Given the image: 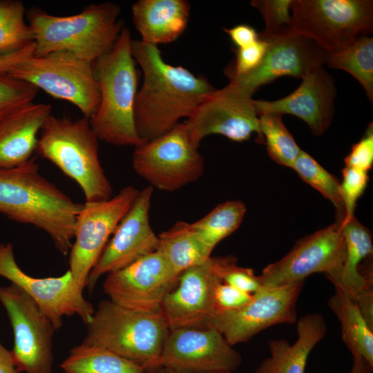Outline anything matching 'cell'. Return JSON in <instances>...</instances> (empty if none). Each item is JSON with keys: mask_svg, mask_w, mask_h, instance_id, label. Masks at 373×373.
I'll list each match as a JSON object with an SVG mask.
<instances>
[{"mask_svg": "<svg viewBox=\"0 0 373 373\" xmlns=\"http://www.w3.org/2000/svg\"><path fill=\"white\" fill-rule=\"evenodd\" d=\"M131 51L143 73L137 92L134 119L140 140L157 138L189 118L216 89L202 76L166 63L157 46L132 40Z\"/></svg>", "mask_w": 373, "mask_h": 373, "instance_id": "cell-1", "label": "cell"}, {"mask_svg": "<svg viewBox=\"0 0 373 373\" xmlns=\"http://www.w3.org/2000/svg\"><path fill=\"white\" fill-rule=\"evenodd\" d=\"M82 205L46 179L35 157L0 169V213L44 231L64 256L72 247Z\"/></svg>", "mask_w": 373, "mask_h": 373, "instance_id": "cell-2", "label": "cell"}, {"mask_svg": "<svg viewBox=\"0 0 373 373\" xmlns=\"http://www.w3.org/2000/svg\"><path fill=\"white\" fill-rule=\"evenodd\" d=\"M132 40L130 31L124 26L111 50L93 61L100 101L89 122L98 140L135 147L142 142L134 119L138 79Z\"/></svg>", "mask_w": 373, "mask_h": 373, "instance_id": "cell-3", "label": "cell"}, {"mask_svg": "<svg viewBox=\"0 0 373 373\" xmlns=\"http://www.w3.org/2000/svg\"><path fill=\"white\" fill-rule=\"evenodd\" d=\"M120 8L113 3L90 4L79 13L55 16L38 8L26 12L35 56L66 51L93 62L113 48L123 28Z\"/></svg>", "mask_w": 373, "mask_h": 373, "instance_id": "cell-4", "label": "cell"}, {"mask_svg": "<svg viewBox=\"0 0 373 373\" xmlns=\"http://www.w3.org/2000/svg\"><path fill=\"white\" fill-rule=\"evenodd\" d=\"M86 325L82 344L102 347L131 361L146 372L158 367L169 333L161 311L142 312L103 300Z\"/></svg>", "mask_w": 373, "mask_h": 373, "instance_id": "cell-5", "label": "cell"}, {"mask_svg": "<svg viewBox=\"0 0 373 373\" xmlns=\"http://www.w3.org/2000/svg\"><path fill=\"white\" fill-rule=\"evenodd\" d=\"M98 138L89 119L51 115L44 123L35 152L81 187L86 202L112 197V187L99 157Z\"/></svg>", "mask_w": 373, "mask_h": 373, "instance_id": "cell-6", "label": "cell"}, {"mask_svg": "<svg viewBox=\"0 0 373 373\" xmlns=\"http://www.w3.org/2000/svg\"><path fill=\"white\" fill-rule=\"evenodd\" d=\"M373 28L370 0H293L285 35H300L327 52L341 50Z\"/></svg>", "mask_w": 373, "mask_h": 373, "instance_id": "cell-7", "label": "cell"}, {"mask_svg": "<svg viewBox=\"0 0 373 373\" xmlns=\"http://www.w3.org/2000/svg\"><path fill=\"white\" fill-rule=\"evenodd\" d=\"M93 63L66 51L32 56L9 74L41 89L52 97L75 105L90 119L96 112L100 93Z\"/></svg>", "mask_w": 373, "mask_h": 373, "instance_id": "cell-8", "label": "cell"}, {"mask_svg": "<svg viewBox=\"0 0 373 373\" xmlns=\"http://www.w3.org/2000/svg\"><path fill=\"white\" fill-rule=\"evenodd\" d=\"M132 166L149 186L169 192L198 180L204 171V159L191 142L184 122L168 133L135 146Z\"/></svg>", "mask_w": 373, "mask_h": 373, "instance_id": "cell-9", "label": "cell"}, {"mask_svg": "<svg viewBox=\"0 0 373 373\" xmlns=\"http://www.w3.org/2000/svg\"><path fill=\"white\" fill-rule=\"evenodd\" d=\"M0 303L12 328L11 353L17 370L20 373H52V339L56 330L50 319L15 284L0 286Z\"/></svg>", "mask_w": 373, "mask_h": 373, "instance_id": "cell-10", "label": "cell"}, {"mask_svg": "<svg viewBox=\"0 0 373 373\" xmlns=\"http://www.w3.org/2000/svg\"><path fill=\"white\" fill-rule=\"evenodd\" d=\"M139 192L133 186H127L109 199L83 204L68 254V269L82 289L87 287L91 269Z\"/></svg>", "mask_w": 373, "mask_h": 373, "instance_id": "cell-11", "label": "cell"}, {"mask_svg": "<svg viewBox=\"0 0 373 373\" xmlns=\"http://www.w3.org/2000/svg\"><path fill=\"white\" fill-rule=\"evenodd\" d=\"M0 276L19 287L50 319L55 330L64 316H78L87 325L95 309L83 295V289L68 269L56 277L36 278L24 272L16 262L10 243L0 244Z\"/></svg>", "mask_w": 373, "mask_h": 373, "instance_id": "cell-12", "label": "cell"}, {"mask_svg": "<svg viewBox=\"0 0 373 373\" xmlns=\"http://www.w3.org/2000/svg\"><path fill=\"white\" fill-rule=\"evenodd\" d=\"M345 258L341 221L298 240L279 260L269 264L258 276L260 289L304 281L314 273L327 278L337 274Z\"/></svg>", "mask_w": 373, "mask_h": 373, "instance_id": "cell-13", "label": "cell"}, {"mask_svg": "<svg viewBox=\"0 0 373 373\" xmlns=\"http://www.w3.org/2000/svg\"><path fill=\"white\" fill-rule=\"evenodd\" d=\"M184 122L197 147L203 138L211 134L243 142L256 133L257 142L264 143L254 99L230 82L209 94Z\"/></svg>", "mask_w": 373, "mask_h": 373, "instance_id": "cell-14", "label": "cell"}, {"mask_svg": "<svg viewBox=\"0 0 373 373\" xmlns=\"http://www.w3.org/2000/svg\"><path fill=\"white\" fill-rule=\"evenodd\" d=\"M304 281L260 289L243 307L216 313L209 327L218 330L231 345L247 342L262 330L297 321L296 305Z\"/></svg>", "mask_w": 373, "mask_h": 373, "instance_id": "cell-15", "label": "cell"}, {"mask_svg": "<svg viewBox=\"0 0 373 373\" xmlns=\"http://www.w3.org/2000/svg\"><path fill=\"white\" fill-rule=\"evenodd\" d=\"M177 277L155 251L106 275L103 291L112 302L131 309L153 312L174 286Z\"/></svg>", "mask_w": 373, "mask_h": 373, "instance_id": "cell-16", "label": "cell"}, {"mask_svg": "<svg viewBox=\"0 0 373 373\" xmlns=\"http://www.w3.org/2000/svg\"><path fill=\"white\" fill-rule=\"evenodd\" d=\"M153 193L151 186L140 191L118 224L90 272L87 285L90 291L101 276L124 268L157 250L158 236L153 231L149 218Z\"/></svg>", "mask_w": 373, "mask_h": 373, "instance_id": "cell-17", "label": "cell"}, {"mask_svg": "<svg viewBox=\"0 0 373 373\" xmlns=\"http://www.w3.org/2000/svg\"><path fill=\"white\" fill-rule=\"evenodd\" d=\"M232 347L221 333L212 327L171 330L158 367L181 371L236 372L242 358Z\"/></svg>", "mask_w": 373, "mask_h": 373, "instance_id": "cell-18", "label": "cell"}, {"mask_svg": "<svg viewBox=\"0 0 373 373\" xmlns=\"http://www.w3.org/2000/svg\"><path fill=\"white\" fill-rule=\"evenodd\" d=\"M265 39L269 46L259 66L246 74L229 78L230 83L251 96L276 78H302L307 72L326 64L328 52L308 38L284 35Z\"/></svg>", "mask_w": 373, "mask_h": 373, "instance_id": "cell-19", "label": "cell"}, {"mask_svg": "<svg viewBox=\"0 0 373 373\" xmlns=\"http://www.w3.org/2000/svg\"><path fill=\"white\" fill-rule=\"evenodd\" d=\"M209 258L180 274L176 287L165 295L160 309L170 331L209 327L216 313L214 289L220 280L212 270Z\"/></svg>", "mask_w": 373, "mask_h": 373, "instance_id": "cell-20", "label": "cell"}, {"mask_svg": "<svg viewBox=\"0 0 373 373\" xmlns=\"http://www.w3.org/2000/svg\"><path fill=\"white\" fill-rule=\"evenodd\" d=\"M290 95L275 101L254 100L258 115L290 114L303 120L316 135H322L332 122L336 88L323 66L307 72Z\"/></svg>", "mask_w": 373, "mask_h": 373, "instance_id": "cell-21", "label": "cell"}, {"mask_svg": "<svg viewBox=\"0 0 373 373\" xmlns=\"http://www.w3.org/2000/svg\"><path fill=\"white\" fill-rule=\"evenodd\" d=\"M345 244V258L337 274L327 278L358 305L371 327L373 326L372 280L359 271V265L372 254L370 231L355 217L341 222Z\"/></svg>", "mask_w": 373, "mask_h": 373, "instance_id": "cell-22", "label": "cell"}, {"mask_svg": "<svg viewBox=\"0 0 373 373\" xmlns=\"http://www.w3.org/2000/svg\"><path fill=\"white\" fill-rule=\"evenodd\" d=\"M51 112L48 104L31 102L0 122V169L19 166L32 157L38 135Z\"/></svg>", "mask_w": 373, "mask_h": 373, "instance_id": "cell-23", "label": "cell"}, {"mask_svg": "<svg viewBox=\"0 0 373 373\" xmlns=\"http://www.w3.org/2000/svg\"><path fill=\"white\" fill-rule=\"evenodd\" d=\"M326 333V323L321 314L301 316L297 322L296 342L291 345L285 339L269 341L270 355L260 363L254 373H305L312 350Z\"/></svg>", "mask_w": 373, "mask_h": 373, "instance_id": "cell-24", "label": "cell"}, {"mask_svg": "<svg viewBox=\"0 0 373 373\" xmlns=\"http://www.w3.org/2000/svg\"><path fill=\"white\" fill-rule=\"evenodd\" d=\"M190 7L184 0H139L131 8L141 41L154 46L177 39L185 30Z\"/></svg>", "mask_w": 373, "mask_h": 373, "instance_id": "cell-25", "label": "cell"}, {"mask_svg": "<svg viewBox=\"0 0 373 373\" xmlns=\"http://www.w3.org/2000/svg\"><path fill=\"white\" fill-rule=\"evenodd\" d=\"M158 236V251L178 277L186 269L205 262L211 252L200 239L191 223L178 221Z\"/></svg>", "mask_w": 373, "mask_h": 373, "instance_id": "cell-26", "label": "cell"}, {"mask_svg": "<svg viewBox=\"0 0 373 373\" xmlns=\"http://www.w3.org/2000/svg\"><path fill=\"white\" fill-rule=\"evenodd\" d=\"M329 306L341 323L342 338L352 356H359L373 366V329L356 303L335 287Z\"/></svg>", "mask_w": 373, "mask_h": 373, "instance_id": "cell-27", "label": "cell"}, {"mask_svg": "<svg viewBox=\"0 0 373 373\" xmlns=\"http://www.w3.org/2000/svg\"><path fill=\"white\" fill-rule=\"evenodd\" d=\"M61 367L64 373H147L110 350L82 343L70 351Z\"/></svg>", "mask_w": 373, "mask_h": 373, "instance_id": "cell-28", "label": "cell"}, {"mask_svg": "<svg viewBox=\"0 0 373 373\" xmlns=\"http://www.w3.org/2000/svg\"><path fill=\"white\" fill-rule=\"evenodd\" d=\"M326 64L330 68L345 70L363 86L371 102H373V37L362 35L346 48L328 52Z\"/></svg>", "mask_w": 373, "mask_h": 373, "instance_id": "cell-29", "label": "cell"}, {"mask_svg": "<svg viewBox=\"0 0 373 373\" xmlns=\"http://www.w3.org/2000/svg\"><path fill=\"white\" fill-rule=\"evenodd\" d=\"M245 212L246 207L241 201H227L219 204L191 225L206 247L212 252L221 240L239 227Z\"/></svg>", "mask_w": 373, "mask_h": 373, "instance_id": "cell-30", "label": "cell"}, {"mask_svg": "<svg viewBox=\"0 0 373 373\" xmlns=\"http://www.w3.org/2000/svg\"><path fill=\"white\" fill-rule=\"evenodd\" d=\"M25 5L19 0H0V56L16 53L34 43L25 21Z\"/></svg>", "mask_w": 373, "mask_h": 373, "instance_id": "cell-31", "label": "cell"}, {"mask_svg": "<svg viewBox=\"0 0 373 373\" xmlns=\"http://www.w3.org/2000/svg\"><path fill=\"white\" fill-rule=\"evenodd\" d=\"M258 119L270 157L278 164L292 168L301 149L283 124L282 115L262 113Z\"/></svg>", "mask_w": 373, "mask_h": 373, "instance_id": "cell-32", "label": "cell"}, {"mask_svg": "<svg viewBox=\"0 0 373 373\" xmlns=\"http://www.w3.org/2000/svg\"><path fill=\"white\" fill-rule=\"evenodd\" d=\"M292 169L304 182L332 202L338 212L337 220L341 221L344 218V208L338 180L303 150L295 160Z\"/></svg>", "mask_w": 373, "mask_h": 373, "instance_id": "cell-33", "label": "cell"}, {"mask_svg": "<svg viewBox=\"0 0 373 373\" xmlns=\"http://www.w3.org/2000/svg\"><path fill=\"white\" fill-rule=\"evenodd\" d=\"M233 256L209 258L212 270L218 278L236 289L254 294L260 288L258 276L250 268L240 267Z\"/></svg>", "mask_w": 373, "mask_h": 373, "instance_id": "cell-34", "label": "cell"}, {"mask_svg": "<svg viewBox=\"0 0 373 373\" xmlns=\"http://www.w3.org/2000/svg\"><path fill=\"white\" fill-rule=\"evenodd\" d=\"M293 0H253L251 5L261 14L265 30L259 34L262 39L285 35L291 24Z\"/></svg>", "mask_w": 373, "mask_h": 373, "instance_id": "cell-35", "label": "cell"}, {"mask_svg": "<svg viewBox=\"0 0 373 373\" xmlns=\"http://www.w3.org/2000/svg\"><path fill=\"white\" fill-rule=\"evenodd\" d=\"M38 90L9 73L0 74V122L18 108L33 102Z\"/></svg>", "mask_w": 373, "mask_h": 373, "instance_id": "cell-36", "label": "cell"}, {"mask_svg": "<svg viewBox=\"0 0 373 373\" xmlns=\"http://www.w3.org/2000/svg\"><path fill=\"white\" fill-rule=\"evenodd\" d=\"M342 175L343 181L340 183V191L344 208V218L341 222H346L354 217L356 202L363 193L369 177L367 172L347 166L343 169Z\"/></svg>", "mask_w": 373, "mask_h": 373, "instance_id": "cell-37", "label": "cell"}, {"mask_svg": "<svg viewBox=\"0 0 373 373\" xmlns=\"http://www.w3.org/2000/svg\"><path fill=\"white\" fill-rule=\"evenodd\" d=\"M268 46L269 41L260 37L257 41L249 46L235 49V60L227 68L225 75L230 78L246 74L257 68L261 63Z\"/></svg>", "mask_w": 373, "mask_h": 373, "instance_id": "cell-38", "label": "cell"}, {"mask_svg": "<svg viewBox=\"0 0 373 373\" xmlns=\"http://www.w3.org/2000/svg\"><path fill=\"white\" fill-rule=\"evenodd\" d=\"M345 166L367 172L373 165V126L370 124L362 138L345 158Z\"/></svg>", "mask_w": 373, "mask_h": 373, "instance_id": "cell-39", "label": "cell"}, {"mask_svg": "<svg viewBox=\"0 0 373 373\" xmlns=\"http://www.w3.org/2000/svg\"><path fill=\"white\" fill-rule=\"evenodd\" d=\"M252 296L253 294L241 291L220 280L216 284L213 292L216 313L238 309L247 304Z\"/></svg>", "mask_w": 373, "mask_h": 373, "instance_id": "cell-40", "label": "cell"}, {"mask_svg": "<svg viewBox=\"0 0 373 373\" xmlns=\"http://www.w3.org/2000/svg\"><path fill=\"white\" fill-rule=\"evenodd\" d=\"M224 31L229 35L236 48L249 46L260 38L256 30L247 24H240L231 28H225Z\"/></svg>", "mask_w": 373, "mask_h": 373, "instance_id": "cell-41", "label": "cell"}, {"mask_svg": "<svg viewBox=\"0 0 373 373\" xmlns=\"http://www.w3.org/2000/svg\"><path fill=\"white\" fill-rule=\"evenodd\" d=\"M35 44L8 55L0 56V74L9 73L20 64L35 55Z\"/></svg>", "mask_w": 373, "mask_h": 373, "instance_id": "cell-42", "label": "cell"}, {"mask_svg": "<svg viewBox=\"0 0 373 373\" xmlns=\"http://www.w3.org/2000/svg\"><path fill=\"white\" fill-rule=\"evenodd\" d=\"M0 373H20L15 364L11 351L0 341Z\"/></svg>", "mask_w": 373, "mask_h": 373, "instance_id": "cell-43", "label": "cell"}, {"mask_svg": "<svg viewBox=\"0 0 373 373\" xmlns=\"http://www.w3.org/2000/svg\"><path fill=\"white\" fill-rule=\"evenodd\" d=\"M373 366L359 356H353V365L350 373H372Z\"/></svg>", "mask_w": 373, "mask_h": 373, "instance_id": "cell-44", "label": "cell"}, {"mask_svg": "<svg viewBox=\"0 0 373 373\" xmlns=\"http://www.w3.org/2000/svg\"><path fill=\"white\" fill-rule=\"evenodd\" d=\"M147 373H238L228 370H214V371H181L173 369H170L164 367H158Z\"/></svg>", "mask_w": 373, "mask_h": 373, "instance_id": "cell-45", "label": "cell"}]
</instances>
